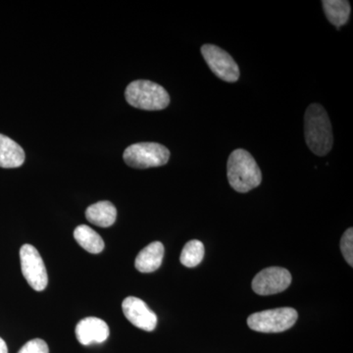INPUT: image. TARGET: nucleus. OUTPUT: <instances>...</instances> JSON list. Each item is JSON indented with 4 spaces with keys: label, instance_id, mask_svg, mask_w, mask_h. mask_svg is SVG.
Segmentation results:
<instances>
[{
    "label": "nucleus",
    "instance_id": "1",
    "mask_svg": "<svg viewBox=\"0 0 353 353\" xmlns=\"http://www.w3.org/2000/svg\"><path fill=\"white\" fill-rule=\"evenodd\" d=\"M304 134L309 150L324 157L333 148L334 137L328 114L320 104H311L304 115Z\"/></svg>",
    "mask_w": 353,
    "mask_h": 353
},
{
    "label": "nucleus",
    "instance_id": "2",
    "mask_svg": "<svg viewBox=\"0 0 353 353\" xmlns=\"http://www.w3.org/2000/svg\"><path fill=\"white\" fill-rule=\"evenodd\" d=\"M227 175L231 187L241 194H245L259 187L262 181L259 164L250 152L241 148L230 154Z\"/></svg>",
    "mask_w": 353,
    "mask_h": 353
},
{
    "label": "nucleus",
    "instance_id": "3",
    "mask_svg": "<svg viewBox=\"0 0 353 353\" xmlns=\"http://www.w3.org/2000/svg\"><path fill=\"white\" fill-rule=\"evenodd\" d=\"M130 105L143 110H162L170 103V97L163 87L150 81H134L125 92Z\"/></svg>",
    "mask_w": 353,
    "mask_h": 353
},
{
    "label": "nucleus",
    "instance_id": "4",
    "mask_svg": "<svg viewBox=\"0 0 353 353\" xmlns=\"http://www.w3.org/2000/svg\"><path fill=\"white\" fill-rule=\"evenodd\" d=\"M297 314L296 309L282 307L270 309L253 313L248 318L250 329L260 333H282L296 324Z\"/></svg>",
    "mask_w": 353,
    "mask_h": 353
},
{
    "label": "nucleus",
    "instance_id": "5",
    "mask_svg": "<svg viewBox=\"0 0 353 353\" xmlns=\"http://www.w3.org/2000/svg\"><path fill=\"white\" fill-rule=\"evenodd\" d=\"M170 152L157 143H139L130 145L123 154L128 166L136 169L154 168L168 163Z\"/></svg>",
    "mask_w": 353,
    "mask_h": 353
},
{
    "label": "nucleus",
    "instance_id": "6",
    "mask_svg": "<svg viewBox=\"0 0 353 353\" xmlns=\"http://www.w3.org/2000/svg\"><path fill=\"white\" fill-rule=\"evenodd\" d=\"M201 53L209 68L221 80L228 83H234L239 80L240 68L227 51L213 44H204Z\"/></svg>",
    "mask_w": 353,
    "mask_h": 353
},
{
    "label": "nucleus",
    "instance_id": "7",
    "mask_svg": "<svg viewBox=\"0 0 353 353\" xmlns=\"http://www.w3.org/2000/svg\"><path fill=\"white\" fill-rule=\"evenodd\" d=\"M21 268L28 284L37 292L46 290L48 283V272L43 260L34 246L24 245L20 250Z\"/></svg>",
    "mask_w": 353,
    "mask_h": 353
},
{
    "label": "nucleus",
    "instance_id": "8",
    "mask_svg": "<svg viewBox=\"0 0 353 353\" xmlns=\"http://www.w3.org/2000/svg\"><path fill=\"white\" fill-rule=\"evenodd\" d=\"M292 283L287 269L270 267L259 272L252 281V290L259 296H272L284 292Z\"/></svg>",
    "mask_w": 353,
    "mask_h": 353
},
{
    "label": "nucleus",
    "instance_id": "9",
    "mask_svg": "<svg viewBox=\"0 0 353 353\" xmlns=\"http://www.w3.org/2000/svg\"><path fill=\"white\" fill-rule=\"evenodd\" d=\"M122 309L125 317L137 328L146 332H152L157 328V314L141 299L127 297L123 301Z\"/></svg>",
    "mask_w": 353,
    "mask_h": 353
},
{
    "label": "nucleus",
    "instance_id": "10",
    "mask_svg": "<svg viewBox=\"0 0 353 353\" xmlns=\"http://www.w3.org/2000/svg\"><path fill=\"white\" fill-rule=\"evenodd\" d=\"M76 336L83 345L101 343L108 340L109 327L106 322L99 318H85L77 325Z\"/></svg>",
    "mask_w": 353,
    "mask_h": 353
},
{
    "label": "nucleus",
    "instance_id": "11",
    "mask_svg": "<svg viewBox=\"0 0 353 353\" xmlns=\"http://www.w3.org/2000/svg\"><path fill=\"white\" fill-rule=\"evenodd\" d=\"M163 256L164 245L160 241H154L141 250L134 266L141 273H152L161 266Z\"/></svg>",
    "mask_w": 353,
    "mask_h": 353
},
{
    "label": "nucleus",
    "instance_id": "12",
    "mask_svg": "<svg viewBox=\"0 0 353 353\" xmlns=\"http://www.w3.org/2000/svg\"><path fill=\"white\" fill-rule=\"evenodd\" d=\"M25 161V152L13 139L0 134V167L18 168Z\"/></svg>",
    "mask_w": 353,
    "mask_h": 353
},
{
    "label": "nucleus",
    "instance_id": "13",
    "mask_svg": "<svg viewBox=\"0 0 353 353\" xmlns=\"http://www.w3.org/2000/svg\"><path fill=\"white\" fill-rule=\"evenodd\" d=\"M85 218L95 226L108 228L112 226L117 218L115 206L109 201H99L88 206Z\"/></svg>",
    "mask_w": 353,
    "mask_h": 353
},
{
    "label": "nucleus",
    "instance_id": "14",
    "mask_svg": "<svg viewBox=\"0 0 353 353\" xmlns=\"http://www.w3.org/2000/svg\"><path fill=\"white\" fill-rule=\"evenodd\" d=\"M74 238L83 250L92 254H99L105 246L101 236L87 225L77 227L74 231Z\"/></svg>",
    "mask_w": 353,
    "mask_h": 353
},
{
    "label": "nucleus",
    "instance_id": "15",
    "mask_svg": "<svg viewBox=\"0 0 353 353\" xmlns=\"http://www.w3.org/2000/svg\"><path fill=\"white\" fill-rule=\"evenodd\" d=\"M325 14L331 24L340 30L341 26L347 24L350 16V4L345 0H324L322 2Z\"/></svg>",
    "mask_w": 353,
    "mask_h": 353
},
{
    "label": "nucleus",
    "instance_id": "16",
    "mask_svg": "<svg viewBox=\"0 0 353 353\" xmlns=\"http://www.w3.org/2000/svg\"><path fill=\"white\" fill-rule=\"evenodd\" d=\"M204 253H205V250H204L203 243L201 241H190L187 245L183 246L182 253H181V263L189 268L196 267L203 259Z\"/></svg>",
    "mask_w": 353,
    "mask_h": 353
},
{
    "label": "nucleus",
    "instance_id": "17",
    "mask_svg": "<svg viewBox=\"0 0 353 353\" xmlns=\"http://www.w3.org/2000/svg\"><path fill=\"white\" fill-rule=\"evenodd\" d=\"M341 250L343 252V257H345V261L350 265V267L353 266V229H350L345 231L343 234V238L341 240Z\"/></svg>",
    "mask_w": 353,
    "mask_h": 353
},
{
    "label": "nucleus",
    "instance_id": "18",
    "mask_svg": "<svg viewBox=\"0 0 353 353\" xmlns=\"http://www.w3.org/2000/svg\"><path fill=\"white\" fill-rule=\"evenodd\" d=\"M18 353H50V350L46 341L41 339H34L28 341Z\"/></svg>",
    "mask_w": 353,
    "mask_h": 353
},
{
    "label": "nucleus",
    "instance_id": "19",
    "mask_svg": "<svg viewBox=\"0 0 353 353\" xmlns=\"http://www.w3.org/2000/svg\"><path fill=\"white\" fill-rule=\"evenodd\" d=\"M0 353H8L6 343L1 338H0Z\"/></svg>",
    "mask_w": 353,
    "mask_h": 353
}]
</instances>
